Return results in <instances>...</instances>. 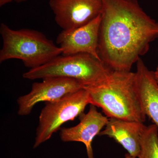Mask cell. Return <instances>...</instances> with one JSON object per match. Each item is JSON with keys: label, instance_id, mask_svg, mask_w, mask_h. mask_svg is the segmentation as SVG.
I'll return each instance as SVG.
<instances>
[{"label": "cell", "instance_id": "6da1fadb", "mask_svg": "<svg viewBox=\"0 0 158 158\" xmlns=\"http://www.w3.org/2000/svg\"><path fill=\"white\" fill-rule=\"evenodd\" d=\"M98 53L113 71H131L158 38V22L137 0H102Z\"/></svg>", "mask_w": 158, "mask_h": 158}, {"label": "cell", "instance_id": "7a4b0ae2", "mask_svg": "<svg viewBox=\"0 0 158 158\" xmlns=\"http://www.w3.org/2000/svg\"><path fill=\"white\" fill-rule=\"evenodd\" d=\"M86 89L90 105L102 109L107 117L141 123L145 121L135 73L113 71L105 82Z\"/></svg>", "mask_w": 158, "mask_h": 158}, {"label": "cell", "instance_id": "3957f363", "mask_svg": "<svg viewBox=\"0 0 158 158\" xmlns=\"http://www.w3.org/2000/svg\"><path fill=\"white\" fill-rule=\"evenodd\" d=\"M0 33L3 40L0 51L1 63L18 59L26 67L32 69L48 63L62 53L61 48L53 41L35 30H12L2 23Z\"/></svg>", "mask_w": 158, "mask_h": 158}, {"label": "cell", "instance_id": "277c9868", "mask_svg": "<svg viewBox=\"0 0 158 158\" xmlns=\"http://www.w3.org/2000/svg\"><path fill=\"white\" fill-rule=\"evenodd\" d=\"M113 71L88 54L58 56L50 62L23 74L24 78L34 80L62 77L76 80L86 88L96 86L107 80Z\"/></svg>", "mask_w": 158, "mask_h": 158}, {"label": "cell", "instance_id": "5b68a950", "mask_svg": "<svg viewBox=\"0 0 158 158\" xmlns=\"http://www.w3.org/2000/svg\"><path fill=\"white\" fill-rule=\"evenodd\" d=\"M39 116L34 148L48 141L62 125L83 114L90 104L88 90L81 89L56 101L45 102Z\"/></svg>", "mask_w": 158, "mask_h": 158}, {"label": "cell", "instance_id": "8992f818", "mask_svg": "<svg viewBox=\"0 0 158 158\" xmlns=\"http://www.w3.org/2000/svg\"><path fill=\"white\" fill-rule=\"evenodd\" d=\"M43 80L42 82L33 84L31 91L18 99V113L20 116L29 115L38 103L56 101L86 88L76 80L68 78L52 77Z\"/></svg>", "mask_w": 158, "mask_h": 158}, {"label": "cell", "instance_id": "52a82bcc", "mask_svg": "<svg viewBox=\"0 0 158 158\" xmlns=\"http://www.w3.org/2000/svg\"><path fill=\"white\" fill-rule=\"evenodd\" d=\"M55 21L63 31L85 25L102 14V0H50Z\"/></svg>", "mask_w": 158, "mask_h": 158}, {"label": "cell", "instance_id": "ba28073f", "mask_svg": "<svg viewBox=\"0 0 158 158\" xmlns=\"http://www.w3.org/2000/svg\"><path fill=\"white\" fill-rule=\"evenodd\" d=\"M101 15L85 25L58 35L56 43L64 56L88 54L101 60L98 53L99 34Z\"/></svg>", "mask_w": 158, "mask_h": 158}, {"label": "cell", "instance_id": "9c48e42d", "mask_svg": "<svg viewBox=\"0 0 158 158\" xmlns=\"http://www.w3.org/2000/svg\"><path fill=\"white\" fill-rule=\"evenodd\" d=\"M81 116L80 123L77 125L61 129L60 138L64 142H82L86 147L88 158H94L92 141L106 125L109 118L99 112L96 106L92 105H90L87 114L83 113Z\"/></svg>", "mask_w": 158, "mask_h": 158}, {"label": "cell", "instance_id": "30bf717a", "mask_svg": "<svg viewBox=\"0 0 158 158\" xmlns=\"http://www.w3.org/2000/svg\"><path fill=\"white\" fill-rule=\"evenodd\" d=\"M146 126L143 123L110 118L99 136H107L121 144L132 156L138 157L141 151V136Z\"/></svg>", "mask_w": 158, "mask_h": 158}, {"label": "cell", "instance_id": "8fae6325", "mask_svg": "<svg viewBox=\"0 0 158 158\" xmlns=\"http://www.w3.org/2000/svg\"><path fill=\"white\" fill-rule=\"evenodd\" d=\"M136 63V83L143 111L158 128V85L154 72L148 69L141 58Z\"/></svg>", "mask_w": 158, "mask_h": 158}, {"label": "cell", "instance_id": "7c38bea8", "mask_svg": "<svg viewBox=\"0 0 158 158\" xmlns=\"http://www.w3.org/2000/svg\"><path fill=\"white\" fill-rule=\"evenodd\" d=\"M138 158H158V128L155 124L146 126L141 141Z\"/></svg>", "mask_w": 158, "mask_h": 158}, {"label": "cell", "instance_id": "4fadbf2b", "mask_svg": "<svg viewBox=\"0 0 158 158\" xmlns=\"http://www.w3.org/2000/svg\"><path fill=\"white\" fill-rule=\"evenodd\" d=\"M13 1L14 0H0V6L2 7L6 4L11 2Z\"/></svg>", "mask_w": 158, "mask_h": 158}, {"label": "cell", "instance_id": "5bb4252c", "mask_svg": "<svg viewBox=\"0 0 158 158\" xmlns=\"http://www.w3.org/2000/svg\"><path fill=\"white\" fill-rule=\"evenodd\" d=\"M154 74L156 81L158 85V66L157 67L156 69V70L154 71Z\"/></svg>", "mask_w": 158, "mask_h": 158}, {"label": "cell", "instance_id": "9a60e30c", "mask_svg": "<svg viewBox=\"0 0 158 158\" xmlns=\"http://www.w3.org/2000/svg\"><path fill=\"white\" fill-rule=\"evenodd\" d=\"M125 158H137L136 157H135L132 156H131V155H130L129 153L126 154L125 156Z\"/></svg>", "mask_w": 158, "mask_h": 158}, {"label": "cell", "instance_id": "2e32d148", "mask_svg": "<svg viewBox=\"0 0 158 158\" xmlns=\"http://www.w3.org/2000/svg\"><path fill=\"white\" fill-rule=\"evenodd\" d=\"M27 1V0H14L15 2L18 3L23 2H25Z\"/></svg>", "mask_w": 158, "mask_h": 158}]
</instances>
